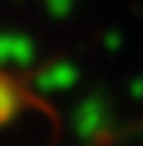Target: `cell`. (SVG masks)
Masks as SVG:
<instances>
[{
	"label": "cell",
	"mask_w": 143,
	"mask_h": 146,
	"mask_svg": "<svg viewBox=\"0 0 143 146\" xmlns=\"http://www.w3.org/2000/svg\"><path fill=\"white\" fill-rule=\"evenodd\" d=\"M74 83H77V69L72 64H66V61H61V64H52V66H47V69H41V72L36 74L33 86H36L39 94H55V91L72 88Z\"/></svg>",
	"instance_id": "1"
},
{
	"label": "cell",
	"mask_w": 143,
	"mask_h": 146,
	"mask_svg": "<svg viewBox=\"0 0 143 146\" xmlns=\"http://www.w3.org/2000/svg\"><path fill=\"white\" fill-rule=\"evenodd\" d=\"M102 127H105V105L99 99H85L74 113V130L83 138H94Z\"/></svg>",
	"instance_id": "2"
},
{
	"label": "cell",
	"mask_w": 143,
	"mask_h": 146,
	"mask_svg": "<svg viewBox=\"0 0 143 146\" xmlns=\"http://www.w3.org/2000/svg\"><path fill=\"white\" fill-rule=\"evenodd\" d=\"M17 64V66H28L33 61V44L25 36H8L0 33V64Z\"/></svg>",
	"instance_id": "3"
},
{
	"label": "cell",
	"mask_w": 143,
	"mask_h": 146,
	"mask_svg": "<svg viewBox=\"0 0 143 146\" xmlns=\"http://www.w3.org/2000/svg\"><path fill=\"white\" fill-rule=\"evenodd\" d=\"M19 102H22V97H19V88L14 86V80H8V77L0 74V124L8 121L17 113Z\"/></svg>",
	"instance_id": "4"
},
{
	"label": "cell",
	"mask_w": 143,
	"mask_h": 146,
	"mask_svg": "<svg viewBox=\"0 0 143 146\" xmlns=\"http://www.w3.org/2000/svg\"><path fill=\"white\" fill-rule=\"evenodd\" d=\"M72 3H74V0H44V6H47V11H50L52 17H64V14H69Z\"/></svg>",
	"instance_id": "5"
},
{
	"label": "cell",
	"mask_w": 143,
	"mask_h": 146,
	"mask_svg": "<svg viewBox=\"0 0 143 146\" xmlns=\"http://www.w3.org/2000/svg\"><path fill=\"white\" fill-rule=\"evenodd\" d=\"M105 47L107 50H119L121 47V36L119 33H107V36H105Z\"/></svg>",
	"instance_id": "6"
},
{
	"label": "cell",
	"mask_w": 143,
	"mask_h": 146,
	"mask_svg": "<svg viewBox=\"0 0 143 146\" xmlns=\"http://www.w3.org/2000/svg\"><path fill=\"white\" fill-rule=\"evenodd\" d=\"M132 97H143V80L132 83Z\"/></svg>",
	"instance_id": "7"
}]
</instances>
